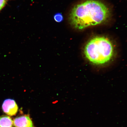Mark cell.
<instances>
[{"label":"cell","mask_w":127,"mask_h":127,"mask_svg":"<svg viewBox=\"0 0 127 127\" xmlns=\"http://www.w3.org/2000/svg\"><path fill=\"white\" fill-rule=\"evenodd\" d=\"M3 111L8 115H15L18 112V107L16 103L14 100L6 99L4 101L2 105Z\"/></svg>","instance_id":"3"},{"label":"cell","mask_w":127,"mask_h":127,"mask_svg":"<svg viewBox=\"0 0 127 127\" xmlns=\"http://www.w3.org/2000/svg\"><path fill=\"white\" fill-rule=\"evenodd\" d=\"M110 9L99 0H86L71 9L68 20L71 26L82 30L107 23L111 17Z\"/></svg>","instance_id":"1"},{"label":"cell","mask_w":127,"mask_h":127,"mask_svg":"<svg viewBox=\"0 0 127 127\" xmlns=\"http://www.w3.org/2000/svg\"><path fill=\"white\" fill-rule=\"evenodd\" d=\"M54 18L56 21L58 23H60L63 20V17L62 15L60 13L56 14L54 16Z\"/></svg>","instance_id":"6"},{"label":"cell","mask_w":127,"mask_h":127,"mask_svg":"<svg viewBox=\"0 0 127 127\" xmlns=\"http://www.w3.org/2000/svg\"><path fill=\"white\" fill-rule=\"evenodd\" d=\"M13 124L15 127H34L29 115H25L16 117Z\"/></svg>","instance_id":"4"},{"label":"cell","mask_w":127,"mask_h":127,"mask_svg":"<svg viewBox=\"0 0 127 127\" xmlns=\"http://www.w3.org/2000/svg\"><path fill=\"white\" fill-rule=\"evenodd\" d=\"M9 0H0V11L3 8Z\"/></svg>","instance_id":"7"},{"label":"cell","mask_w":127,"mask_h":127,"mask_svg":"<svg viewBox=\"0 0 127 127\" xmlns=\"http://www.w3.org/2000/svg\"><path fill=\"white\" fill-rule=\"evenodd\" d=\"M13 122L8 116L2 115L0 117V127H13Z\"/></svg>","instance_id":"5"},{"label":"cell","mask_w":127,"mask_h":127,"mask_svg":"<svg viewBox=\"0 0 127 127\" xmlns=\"http://www.w3.org/2000/svg\"><path fill=\"white\" fill-rule=\"evenodd\" d=\"M83 53L87 61L91 64L103 66L113 60L116 50L114 43L109 38L97 36L87 41L84 47Z\"/></svg>","instance_id":"2"}]
</instances>
